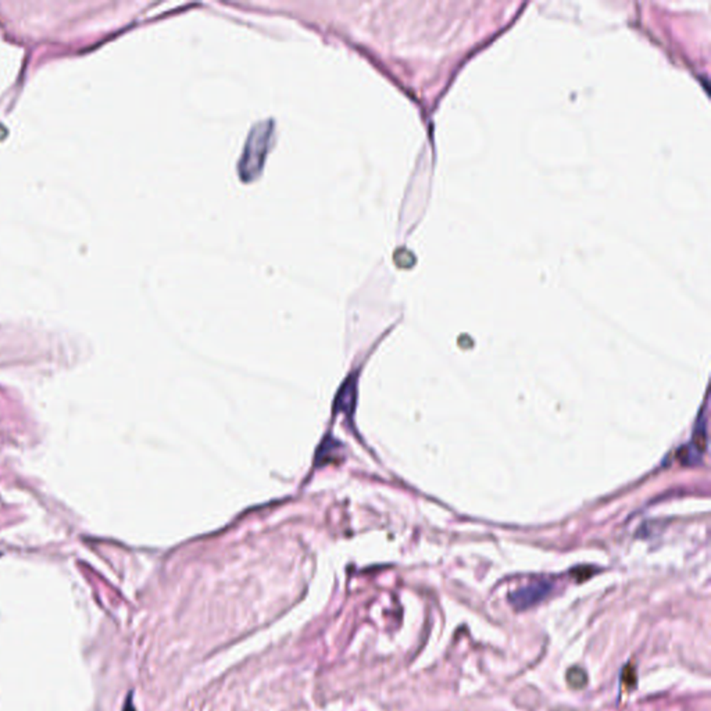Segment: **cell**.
<instances>
[{
    "mask_svg": "<svg viewBox=\"0 0 711 711\" xmlns=\"http://www.w3.org/2000/svg\"><path fill=\"white\" fill-rule=\"evenodd\" d=\"M270 127L271 124L268 123H260L253 128L252 134L249 135L246 150L241 162V173L242 177L246 180H252L263 166L264 154L267 151V143L270 138Z\"/></svg>",
    "mask_w": 711,
    "mask_h": 711,
    "instance_id": "obj_1",
    "label": "cell"
},
{
    "mask_svg": "<svg viewBox=\"0 0 711 711\" xmlns=\"http://www.w3.org/2000/svg\"><path fill=\"white\" fill-rule=\"evenodd\" d=\"M553 591V584L544 580L531 582L509 595V600L516 610H527L544 600Z\"/></svg>",
    "mask_w": 711,
    "mask_h": 711,
    "instance_id": "obj_2",
    "label": "cell"
},
{
    "mask_svg": "<svg viewBox=\"0 0 711 711\" xmlns=\"http://www.w3.org/2000/svg\"><path fill=\"white\" fill-rule=\"evenodd\" d=\"M693 445L696 447V453H704L707 447V436H705V423L704 418L699 420V424L696 425L694 434H693Z\"/></svg>",
    "mask_w": 711,
    "mask_h": 711,
    "instance_id": "obj_3",
    "label": "cell"
},
{
    "mask_svg": "<svg viewBox=\"0 0 711 711\" xmlns=\"http://www.w3.org/2000/svg\"><path fill=\"white\" fill-rule=\"evenodd\" d=\"M567 682L570 683V686L581 689L588 683L586 672L580 667H573L567 672Z\"/></svg>",
    "mask_w": 711,
    "mask_h": 711,
    "instance_id": "obj_4",
    "label": "cell"
}]
</instances>
